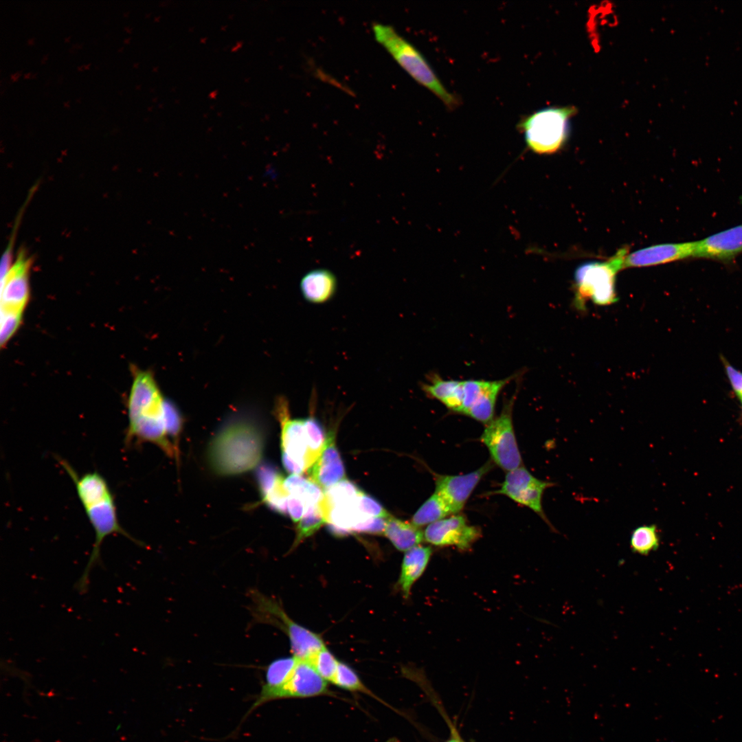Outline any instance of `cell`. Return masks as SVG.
I'll return each mask as SVG.
<instances>
[{"instance_id":"cell-1","label":"cell","mask_w":742,"mask_h":742,"mask_svg":"<svg viewBox=\"0 0 742 742\" xmlns=\"http://www.w3.org/2000/svg\"><path fill=\"white\" fill-rule=\"evenodd\" d=\"M58 461L73 481L78 499L95 533V541L88 562L74 585L79 594H85L88 592L91 570L102 565L100 547L105 538L117 534L137 545H141V543L121 526L115 497L106 479L100 473L93 471L80 475L67 462L62 459H58Z\"/></svg>"},{"instance_id":"cell-34","label":"cell","mask_w":742,"mask_h":742,"mask_svg":"<svg viewBox=\"0 0 742 742\" xmlns=\"http://www.w3.org/2000/svg\"><path fill=\"white\" fill-rule=\"evenodd\" d=\"M386 519L382 517H369L357 525L354 528L352 532L384 535Z\"/></svg>"},{"instance_id":"cell-27","label":"cell","mask_w":742,"mask_h":742,"mask_svg":"<svg viewBox=\"0 0 742 742\" xmlns=\"http://www.w3.org/2000/svg\"><path fill=\"white\" fill-rule=\"evenodd\" d=\"M304 429L308 451V470L321 454L326 441V437L323 427L315 416H311L304 418Z\"/></svg>"},{"instance_id":"cell-26","label":"cell","mask_w":742,"mask_h":742,"mask_svg":"<svg viewBox=\"0 0 742 742\" xmlns=\"http://www.w3.org/2000/svg\"><path fill=\"white\" fill-rule=\"evenodd\" d=\"M361 491L352 482L344 479L325 490L319 504L324 506H333L355 503L357 502Z\"/></svg>"},{"instance_id":"cell-38","label":"cell","mask_w":742,"mask_h":742,"mask_svg":"<svg viewBox=\"0 0 742 742\" xmlns=\"http://www.w3.org/2000/svg\"><path fill=\"white\" fill-rule=\"evenodd\" d=\"M31 73H27L24 75V78H29Z\"/></svg>"},{"instance_id":"cell-16","label":"cell","mask_w":742,"mask_h":742,"mask_svg":"<svg viewBox=\"0 0 742 742\" xmlns=\"http://www.w3.org/2000/svg\"><path fill=\"white\" fill-rule=\"evenodd\" d=\"M695 241L649 246L627 255L624 268L650 267L693 258Z\"/></svg>"},{"instance_id":"cell-33","label":"cell","mask_w":742,"mask_h":742,"mask_svg":"<svg viewBox=\"0 0 742 742\" xmlns=\"http://www.w3.org/2000/svg\"><path fill=\"white\" fill-rule=\"evenodd\" d=\"M720 359L732 390L742 404V372L730 364L724 356L721 355Z\"/></svg>"},{"instance_id":"cell-30","label":"cell","mask_w":742,"mask_h":742,"mask_svg":"<svg viewBox=\"0 0 742 742\" xmlns=\"http://www.w3.org/2000/svg\"><path fill=\"white\" fill-rule=\"evenodd\" d=\"M332 684L347 690L366 694L384 703L365 686L357 673L349 665L342 662H339L337 671Z\"/></svg>"},{"instance_id":"cell-15","label":"cell","mask_w":742,"mask_h":742,"mask_svg":"<svg viewBox=\"0 0 742 742\" xmlns=\"http://www.w3.org/2000/svg\"><path fill=\"white\" fill-rule=\"evenodd\" d=\"M742 254V225L695 241L693 258L729 264Z\"/></svg>"},{"instance_id":"cell-2","label":"cell","mask_w":742,"mask_h":742,"mask_svg":"<svg viewBox=\"0 0 742 742\" xmlns=\"http://www.w3.org/2000/svg\"><path fill=\"white\" fill-rule=\"evenodd\" d=\"M173 404L164 396L152 372L135 370L126 402V445L150 442L167 456H173L177 449L167 431L168 416Z\"/></svg>"},{"instance_id":"cell-17","label":"cell","mask_w":742,"mask_h":742,"mask_svg":"<svg viewBox=\"0 0 742 742\" xmlns=\"http://www.w3.org/2000/svg\"><path fill=\"white\" fill-rule=\"evenodd\" d=\"M306 472L309 479L323 491L345 479L344 466L335 446L333 434L327 436L321 454Z\"/></svg>"},{"instance_id":"cell-18","label":"cell","mask_w":742,"mask_h":742,"mask_svg":"<svg viewBox=\"0 0 742 742\" xmlns=\"http://www.w3.org/2000/svg\"><path fill=\"white\" fill-rule=\"evenodd\" d=\"M284 477L273 466L265 464L257 471V480L262 502L271 510L287 514L289 493L284 486Z\"/></svg>"},{"instance_id":"cell-9","label":"cell","mask_w":742,"mask_h":742,"mask_svg":"<svg viewBox=\"0 0 742 742\" xmlns=\"http://www.w3.org/2000/svg\"><path fill=\"white\" fill-rule=\"evenodd\" d=\"M513 405L514 398L505 402L500 414L486 425L480 436L492 462L506 472L523 466L513 427Z\"/></svg>"},{"instance_id":"cell-32","label":"cell","mask_w":742,"mask_h":742,"mask_svg":"<svg viewBox=\"0 0 742 742\" xmlns=\"http://www.w3.org/2000/svg\"><path fill=\"white\" fill-rule=\"evenodd\" d=\"M357 504L360 511L368 517L386 519L391 516L376 500L366 494L363 491H361L358 497Z\"/></svg>"},{"instance_id":"cell-35","label":"cell","mask_w":742,"mask_h":742,"mask_svg":"<svg viewBox=\"0 0 742 742\" xmlns=\"http://www.w3.org/2000/svg\"><path fill=\"white\" fill-rule=\"evenodd\" d=\"M307 507L299 498L289 495L287 501V514L294 522H298L303 517Z\"/></svg>"},{"instance_id":"cell-13","label":"cell","mask_w":742,"mask_h":742,"mask_svg":"<svg viewBox=\"0 0 742 742\" xmlns=\"http://www.w3.org/2000/svg\"><path fill=\"white\" fill-rule=\"evenodd\" d=\"M424 541L438 547H455L469 550L481 536L478 527L470 525L461 514H453L428 525L423 532Z\"/></svg>"},{"instance_id":"cell-6","label":"cell","mask_w":742,"mask_h":742,"mask_svg":"<svg viewBox=\"0 0 742 742\" xmlns=\"http://www.w3.org/2000/svg\"><path fill=\"white\" fill-rule=\"evenodd\" d=\"M577 109L572 106H549L524 116L517 126L526 144L537 154H552L566 143L571 118Z\"/></svg>"},{"instance_id":"cell-37","label":"cell","mask_w":742,"mask_h":742,"mask_svg":"<svg viewBox=\"0 0 742 742\" xmlns=\"http://www.w3.org/2000/svg\"><path fill=\"white\" fill-rule=\"evenodd\" d=\"M19 76V74L18 73H15V74L11 75L10 76H11L12 79L16 80L18 78Z\"/></svg>"},{"instance_id":"cell-4","label":"cell","mask_w":742,"mask_h":742,"mask_svg":"<svg viewBox=\"0 0 742 742\" xmlns=\"http://www.w3.org/2000/svg\"><path fill=\"white\" fill-rule=\"evenodd\" d=\"M375 39L420 85L433 93L449 109L460 104L459 98L450 92L438 78L420 52L392 25L374 23Z\"/></svg>"},{"instance_id":"cell-25","label":"cell","mask_w":742,"mask_h":742,"mask_svg":"<svg viewBox=\"0 0 742 742\" xmlns=\"http://www.w3.org/2000/svg\"><path fill=\"white\" fill-rule=\"evenodd\" d=\"M660 545V537L655 524L642 525L631 532L629 546L633 553L647 556L656 551Z\"/></svg>"},{"instance_id":"cell-24","label":"cell","mask_w":742,"mask_h":742,"mask_svg":"<svg viewBox=\"0 0 742 742\" xmlns=\"http://www.w3.org/2000/svg\"><path fill=\"white\" fill-rule=\"evenodd\" d=\"M453 515L443 499L436 492L420 506L412 518V523L420 528Z\"/></svg>"},{"instance_id":"cell-28","label":"cell","mask_w":742,"mask_h":742,"mask_svg":"<svg viewBox=\"0 0 742 742\" xmlns=\"http://www.w3.org/2000/svg\"><path fill=\"white\" fill-rule=\"evenodd\" d=\"M325 523L326 520L318 504L307 507L302 518L297 522L296 537L292 550L316 532Z\"/></svg>"},{"instance_id":"cell-23","label":"cell","mask_w":742,"mask_h":742,"mask_svg":"<svg viewBox=\"0 0 742 742\" xmlns=\"http://www.w3.org/2000/svg\"><path fill=\"white\" fill-rule=\"evenodd\" d=\"M284 486L289 495L300 499L306 506L317 504L324 495L323 490L309 478L291 474L284 479Z\"/></svg>"},{"instance_id":"cell-31","label":"cell","mask_w":742,"mask_h":742,"mask_svg":"<svg viewBox=\"0 0 742 742\" xmlns=\"http://www.w3.org/2000/svg\"><path fill=\"white\" fill-rule=\"evenodd\" d=\"M308 662L323 679L333 683L339 661L326 646L318 651Z\"/></svg>"},{"instance_id":"cell-8","label":"cell","mask_w":742,"mask_h":742,"mask_svg":"<svg viewBox=\"0 0 742 742\" xmlns=\"http://www.w3.org/2000/svg\"><path fill=\"white\" fill-rule=\"evenodd\" d=\"M31 258L21 252L7 272L1 276V345L14 335L22 320L30 296Z\"/></svg>"},{"instance_id":"cell-20","label":"cell","mask_w":742,"mask_h":742,"mask_svg":"<svg viewBox=\"0 0 742 742\" xmlns=\"http://www.w3.org/2000/svg\"><path fill=\"white\" fill-rule=\"evenodd\" d=\"M300 289L303 298L313 304H322L331 300L337 289V280L328 269H317L308 271L300 280Z\"/></svg>"},{"instance_id":"cell-14","label":"cell","mask_w":742,"mask_h":742,"mask_svg":"<svg viewBox=\"0 0 742 742\" xmlns=\"http://www.w3.org/2000/svg\"><path fill=\"white\" fill-rule=\"evenodd\" d=\"M493 466L487 462L479 469L462 475L435 474V491L446 502L452 514H458L483 477Z\"/></svg>"},{"instance_id":"cell-3","label":"cell","mask_w":742,"mask_h":742,"mask_svg":"<svg viewBox=\"0 0 742 742\" xmlns=\"http://www.w3.org/2000/svg\"><path fill=\"white\" fill-rule=\"evenodd\" d=\"M263 449V434L258 423L247 417H236L225 423L212 440L209 462L218 475L240 474L258 465Z\"/></svg>"},{"instance_id":"cell-12","label":"cell","mask_w":742,"mask_h":742,"mask_svg":"<svg viewBox=\"0 0 742 742\" xmlns=\"http://www.w3.org/2000/svg\"><path fill=\"white\" fill-rule=\"evenodd\" d=\"M555 484L535 477L524 465L506 472L499 489L493 494L503 495L516 503L526 506L537 513L550 528L556 531L542 507L544 491Z\"/></svg>"},{"instance_id":"cell-22","label":"cell","mask_w":742,"mask_h":742,"mask_svg":"<svg viewBox=\"0 0 742 742\" xmlns=\"http://www.w3.org/2000/svg\"><path fill=\"white\" fill-rule=\"evenodd\" d=\"M384 535L397 550L404 552L424 541L423 532L418 527L392 515L386 519Z\"/></svg>"},{"instance_id":"cell-29","label":"cell","mask_w":742,"mask_h":742,"mask_svg":"<svg viewBox=\"0 0 742 742\" xmlns=\"http://www.w3.org/2000/svg\"><path fill=\"white\" fill-rule=\"evenodd\" d=\"M297 662L293 655L275 660L265 669V682L261 690L275 688L283 684L291 674Z\"/></svg>"},{"instance_id":"cell-5","label":"cell","mask_w":742,"mask_h":742,"mask_svg":"<svg viewBox=\"0 0 742 742\" xmlns=\"http://www.w3.org/2000/svg\"><path fill=\"white\" fill-rule=\"evenodd\" d=\"M248 594L252 621L273 625L284 632L290 641L294 657L308 661L326 646L319 634L292 620L275 598L256 589H251Z\"/></svg>"},{"instance_id":"cell-21","label":"cell","mask_w":742,"mask_h":742,"mask_svg":"<svg viewBox=\"0 0 742 742\" xmlns=\"http://www.w3.org/2000/svg\"><path fill=\"white\" fill-rule=\"evenodd\" d=\"M427 396L443 404L449 410L459 414L462 407V380L445 379L433 374L421 385Z\"/></svg>"},{"instance_id":"cell-19","label":"cell","mask_w":742,"mask_h":742,"mask_svg":"<svg viewBox=\"0 0 742 742\" xmlns=\"http://www.w3.org/2000/svg\"><path fill=\"white\" fill-rule=\"evenodd\" d=\"M432 554L430 546L422 545L405 552L397 586L405 599L409 597L413 585L427 569Z\"/></svg>"},{"instance_id":"cell-7","label":"cell","mask_w":742,"mask_h":742,"mask_svg":"<svg viewBox=\"0 0 742 742\" xmlns=\"http://www.w3.org/2000/svg\"><path fill=\"white\" fill-rule=\"evenodd\" d=\"M627 248L619 249L606 261H590L579 265L574 274L577 308L583 309L587 301L607 306L617 301L616 275L624 269Z\"/></svg>"},{"instance_id":"cell-10","label":"cell","mask_w":742,"mask_h":742,"mask_svg":"<svg viewBox=\"0 0 742 742\" xmlns=\"http://www.w3.org/2000/svg\"><path fill=\"white\" fill-rule=\"evenodd\" d=\"M327 682L308 661L297 658V662L285 682L275 688L260 690L245 717L260 706L273 700L330 695Z\"/></svg>"},{"instance_id":"cell-36","label":"cell","mask_w":742,"mask_h":742,"mask_svg":"<svg viewBox=\"0 0 742 742\" xmlns=\"http://www.w3.org/2000/svg\"><path fill=\"white\" fill-rule=\"evenodd\" d=\"M447 742H462V741L459 739L454 737V738L451 739L450 740H449Z\"/></svg>"},{"instance_id":"cell-11","label":"cell","mask_w":742,"mask_h":742,"mask_svg":"<svg viewBox=\"0 0 742 742\" xmlns=\"http://www.w3.org/2000/svg\"><path fill=\"white\" fill-rule=\"evenodd\" d=\"M275 414L281 425L282 462L291 473L302 475L308 470V445L304 429V418H291L288 401L284 396L277 398Z\"/></svg>"}]
</instances>
